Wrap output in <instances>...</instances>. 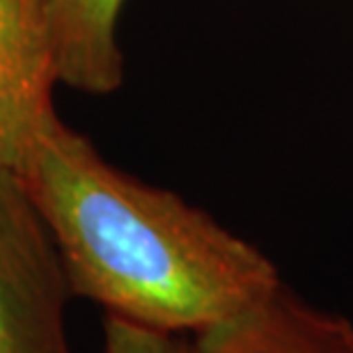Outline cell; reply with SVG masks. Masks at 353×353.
Listing matches in <instances>:
<instances>
[{
	"label": "cell",
	"mask_w": 353,
	"mask_h": 353,
	"mask_svg": "<svg viewBox=\"0 0 353 353\" xmlns=\"http://www.w3.org/2000/svg\"><path fill=\"white\" fill-rule=\"evenodd\" d=\"M17 176L51 232L72 294L110 316L193 337L282 285L262 250L172 190L108 163L60 115Z\"/></svg>",
	"instance_id": "6da1fadb"
},
{
	"label": "cell",
	"mask_w": 353,
	"mask_h": 353,
	"mask_svg": "<svg viewBox=\"0 0 353 353\" xmlns=\"http://www.w3.org/2000/svg\"><path fill=\"white\" fill-rule=\"evenodd\" d=\"M72 294L51 232L17 174H0V353H74Z\"/></svg>",
	"instance_id": "7a4b0ae2"
},
{
	"label": "cell",
	"mask_w": 353,
	"mask_h": 353,
	"mask_svg": "<svg viewBox=\"0 0 353 353\" xmlns=\"http://www.w3.org/2000/svg\"><path fill=\"white\" fill-rule=\"evenodd\" d=\"M58 85L41 0H0V174H19L58 117Z\"/></svg>",
	"instance_id": "3957f363"
},
{
	"label": "cell",
	"mask_w": 353,
	"mask_h": 353,
	"mask_svg": "<svg viewBox=\"0 0 353 353\" xmlns=\"http://www.w3.org/2000/svg\"><path fill=\"white\" fill-rule=\"evenodd\" d=\"M186 353H353V321L310 305L282 282L234 319L193 335Z\"/></svg>",
	"instance_id": "277c9868"
},
{
	"label": "cell",
	"mask_w": 353,
	"mask_h": 353,
	"mask_svg": "<svg viewBox=\"0 0 353 353\" xmlns=\"http://www.w3.org/2000/svg\"><path fill=\"white\" fill-rule=\"evenodd\" d=\"M126 0H41L60 85L112 94L124 81L119 17Z\"/></svg>",
	"instance_id": "5b68a950"
},
{
	"label": "cell",
	"mask_w": 353,
	"mask_h": 353,
	"mask_svg": "<svg viewBox=\"0 0 353 353\" xmlns=\"http://www.w3.org/2000/svg\"><path fill=\"white\" fill-rule=\"evenodd\" d=\"M105 353H186L188 340L181 335L161 333L119 316L103 319Z\"/></svg>",
	"instance_id": "8992f818"
}]
</instances>
